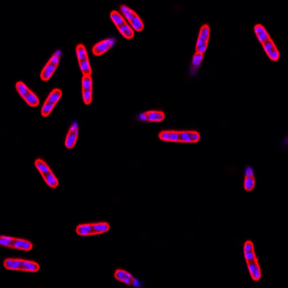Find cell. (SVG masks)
Listing matches in <instances>:
<instances>
[{
	"label": "cell",
	"mask_w": 288,
	"mask_h": 288,
	"mask_svg": "<svg viewBox=\"0 0 288 288\" xmlns=\"http://www.w3.org/2000/svg\"><path fill=\"white\" fill-rule=\"evenodd\" d=\"M255 32L257 39L259 40L264 49V52L269 57V59L277 61L280 59V53L277 49L276 45L271 38L270 35L266 31L265 27L261 24H257L255 26Z\"/></svg>",
	"instance_id": "obj_1"
},
{
	"label": "cell",
	"mask_w": 288,
	"mask_h": 288,
	"mask_svg": "<svg viewBox=\"0 0 288 288\" xmlns=\"http://www.w3.org/2000/svg\"><path fill=\"white\" fill-rule=\"evenodd\" d=\"M4 268L9 270L23 271V272H37L39 271L38 263L21 259H6L4 261Z\"/></svg>",
	"instance_id": "obj_2"
},
{
	"label": "cell",
	"mask_w": 288,
	"mask_h": 288,
	"mask_svg": "<svg viewBox=\"0 0 288 288\" xmlns=\"http://www.w3.org/2000/svg\"><path fill=\"white\" fill-rule=\"evenodd\" d=\"M110 224L107 222L100 223H87V224L79 225L76 229L77 234L81 236L99 235L106 233L110 230Z\"/></svg>",
	"instance_id": "obj_3"
},
{
	"label": "cell",
	"mask_w": 288,
	"mask_h": 288,
	"mask_svg": "<svg viewBox=\"0 0 288 288\" xmlns=\"http://www.w3.org/2000/svg\"><path fill=\"white\" fill-rule=\"evenodd\" d=\"M111 21L115 25L119 33L124 37L126 39L131 40L133 38L134 30L131 26L127 23L122 14L120 13L117 10H112L110 12Z\"/></svg>",
	"instance_id": "obj_4"
},
{
	"label": "cell",
	"mask_w": 288,
	"mask_h": 288,
	"mask_svg": "<svg viewBox=\"0 0 288 288\" xmlns=\"http://www.w3.org/2000/svg\"><path fill=\"white\" fill-rule=\"evenodd\" d=\"M35 167L38 169V172L41 174L42 178H44V181L46 184L51 187V188H56L58 186V179L53 175L51 168L46 164V161L41 158H37L35 161Z\"/></svg>",
	"instance_id": "obj_5"
},
{
	"label": "cell",
	"mask_w": 288,
	"mask_h": 288,
	"mask_svg": "<svg viewBox=\"0 0 288 288\" xmlns=\"http://www.w3.org/2000/svg\"><path fill=\"white\" fill-rule=\"evenodd\" d=\"M120 10L125 19L127 20L128 22L130 23L133 30L137 32H141L144 29V23L140 18L139 15L133 10L131 9L129 6L126 4H121L120 6Z\"/></svg>",
	"instance_id": "obj_6"
},
{
	"label": "cell",
	"mask_w": 288,
	"mask_h": 288,
	"mask_svg": "<svg viewBox=\"0 0 288 288\" xmlns=\"http://www.w3.org/2000/svg\"><path fill=\"white\" fill-rule=\"evenodd\" d=\"M61 55H62V53H61V50L55 51V53L52 55L50 59L46 63V65L41 71V75H40V78L43 81H49L52 78L59 65Z\"/></svg>",
	"instance_id": "obj_7"
},
{
	"label": "cell",
	"mask_w": 288,
	"mask_h": 288,
	"mask_svg": "<svg viewBox=\"0 0 288 288\" xmlns=\"http://www.w3.org/2000/svg\"><path fill=\"white\" fill-rule=\"evenodd\" d=\"M0 244L4 247L12 248V249L26 251V252H29L33 247V244L27 240L4 236H1L0 237Z\"/></svg>",
	"instance_id": "obj_8"
},
{
	"label": "cell",
	"mask_w": 288,
	"mask_h": 288,
	"mask_svg": "<svg viewBox=\"0 0 288 288\" xmlns=\"http://www.w3.org/2000/svg\"><path fill=\"white\" fill-rule=\"evenodd\" d=\"M15 89L21 98L26 101L30 107H36L39 105V98L36 95L29 89L28 87L21 81H17L15 84Z\"/></svg>",
	"instance_id": "obj_9"
},
{
	"label": "cell",
	"mask_w": 288,
	"mask_h": 288,
	"mask_svg": "<svg viewBox=\"0 0 288 288\" xmlns=\"http://www.w3.org/2000/svg\"><path fill=\"white\" fill-rule=\"evenodd\" d=\"M77 56L79 67L83 75L91 76L92 73V67L89 62L88 53L85 46L82 44H78L76 47Z\"/></svg>",
	"instance_id": "obj_10"
},
{
	"label": "cell",
	"mask_w": 288,
	"mask_h": 288,
	"mask_svg": "<svg viewBox=\"0 0 288 288\" xmlns=\"http://www.w3.org/2000/svg\"><path fill=\"white\" fill-rule=\"evenodd\" d=\"M61 97H62L61 89L55 88L50 92L48 98L45 100L42 108H41V112L43 117L46 118L50 115L51 112L54 109Z\"/></svg>",
	"instance_id": "obj_11"
},
{
	"label": "cell",
	"mask_w": 288,
	"mask_h": 288,
	"mask_svg": "<svg viewBox=\"0 0 288 288\" xmlns=\"http://www.w3.org/2000/svg\"><path fill=\"white\" fill-rule=\"evenodd\" d=\"M210 28L208 24H204L201 27L198 35V41L195 46V52L197 53H203L207 50L210 38Z\"/></svg>",
	"instance_id": "obj_12"
},
{
	"label": "cell",
	"mask_w": 288,
	"mask_h": 288,
	"mask_svg": "<svg viewBox=\"0 0 288 288\" xmlns=\"http://www.w3.org/2000/svg\"><path fill=\"white\" fill-rule=\"evenodd\" d=\"M81 88H82L83 101L86 105H89L92 101L93 83H92V77L83 75L81 78Z\"/></svg>",
	"instance_id": "obj_13"
},
{
	"label": "cell",
	"mask_w": 288,
	"mask_h": 288,
	"mask_svg": "<svg viewBox=\"0 0 288 288\" xmlns=\"http://www.w3.org/2000/svg\"><path fill=\"white\" fill-rule=\"evenodd\" d=\"M115 43V40L114 38H106V39L103 40L93 46L92 49V53L96 56H100V55L105 54L106 52L112 49Z\"/></svg>",
	"instance_id": "obj_14"
},
{
	"label": "cell",
	"mask_w": 288,
	"mask_h": 288,
	"mask_svg": "<svg viewBox=\"0 0 288 288\" xmlns=\"http://www.w3.org/2000/svg\"><path fill=\"white\" fill-rule=\"evenodd\" d=\"M115 278L118 280V281L122 282L125 284L129 285V286H133V287L138 288L141 287V285L138 280L134 278L133 275H131L129 272L123 270V269H118L115 271Z\"/></svg>",
	"instance_id": "obj_15"
},
{
	"label": "cell",
	"mask_w": 288,
	"mask_h": 288,
	"mask_svg": "<svg viewBox=\"0 0 288 288\" xmlns=\"http://www.w3.org/2000/svg\"><path fill=\"white\" fill-rule=\"evenodd\" d=\"M79 136V125L78 122H74L71 125L69 131L66 137L65 146L68 149H72L76 146Z\"/></svg>",
	"instance_id": "obj_16"
},
{
	"label": "cell",
	"mask_w": 288,
	"mask_h": 288,
	"mask_svg": "<svg viewBox=\"0 0 288 288\" xmlns=\"http://www.w3.org/2000/svg\"><path fill=\"white\" fill-rule=\"evenodd\" d=\"M165 118V114L160 110H149L140 114L139 119L148 122H161Z\"/></svg>",
	"instance_id": "obj_17"
},
{
	"label": "cell",
	"mask_w": 288,
	"mask_h": 288,
	"mask_svg": "<svg viewBox=\"0 0 288 288\" xmlns=\"http://www.w3.org/2000/svg\"><path fill=\"white\" fill-rule=\"evenodd\" d=\"M203 58H204V54L195 52V54L192 57V67L195 68V69L199 67L200 64L203 62Z\"/></svg>",
	"instance_id": "obj_18"
},
{
	"label": "cell",
	"mask_w": 288,
	"mask_h": 288,
	"mask_svg": "<svg viewBox=\"0 0 288 288\" xmlns=\"http://www.w3.org/2000/svg\"><path fill=\"white\" fill-rule=\"evenodd\" d=\"M255 185V180L254 177H246L244 181V188L246 190L251 191Z\"/></svg>",
	"instance_id": "obj_19"
},
{
	"label": "cell",
	"mask_w": 288,
	"mask_h": 288,
	"mask_svg": "<svg viewBox=\"0 0 288 288\" xmlns=\"http://www.w3.org/2000/svg\"><path fill=\"white\" fill-rule=\"evenodd\" d=\"M248 268H249V272H250L251 275L254 273V272L256 269H258L259 264L257 263V260H253V261L248 262Z\"/></svg>",
	"instance_id": "obj_20"
},
{
	"label": "cell",
	"mask_w": 288,
	"mask_h": 288,
	"mask_svg": "<svg viewBox=\"0 0 288 288\" xmlns=\"http://www.w3.org/2000/svg\"><path fill=\"white\" fill-rule=\"evenodd\" d=\"M245 259L246 261L251 262L256 260L255 254L254 251L252 252H244Z\"/></svg>",
	"instance_id": "obj_21"
},
{
	"label": "cell",
	"mask_w": 288,
	"mask_h": 288,
	"mask_svg": "<svg viewBox=\"0 0 288 288\" xmlns=\"http://www.w3.org/2000/svg\"><path fill=\"white\" fill-rule=\"evenodd\" d=\"M252 278L255 280H259L261 277V271H260V268L256 269L254 273L252 275Z\"/></svg>",
	"instance_id": "obj_22"
},
{
	"label": "cell",
	"mask_w": 288,
	"mask_h": 288,
	"mask_svg": "<svg viewBox=\"0 0 288 288\" xmlns=\"http://www.w3.org/2000/svg\"><path fill=\"white\" fill-rule=\"evenodd\" d=\"M254 251V246L252 243L246 242L244 245V252H252Z\"/></svg>",
	"instance_id": "obj_23"
},
{
	"label": "cell",
	"mask_w": 288,
	"mask_h": 288,
	"mask_svg": "<svg viewBox=\"0 0 288 288\" xmlns=\"http://www.w3.org/2000/svg\"><path fill=\"white\" fill-rule=\"evenodd\" d=\"M245 175L246 177H254V170L252 167L246 168V171H245Z\"/></svg>",
	"instance_id": "obj_24"
}]
</instances>
